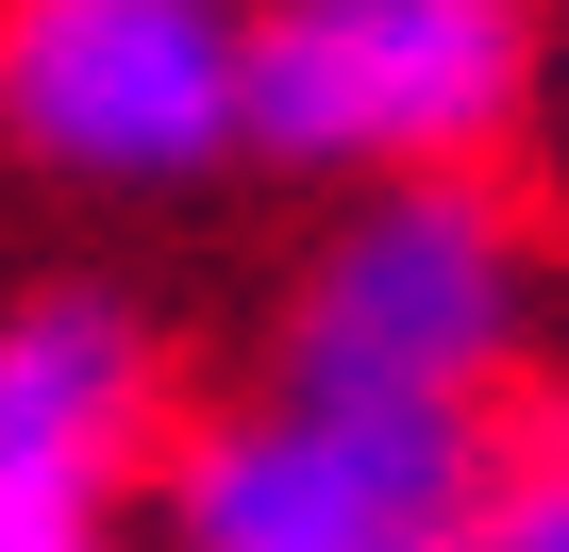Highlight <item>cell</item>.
<instances>
[{"label":"cell","instance_id":"cell-1","mask_svg":"<svg viewBox=\"0 0 569 552\" xmlns=\"http://www.w3.org/2000/svg\"><path fill=\"white\" fill-rule=\"evenodd\" d=\"M536 84L519 0H284L234 118L284 168H469Z\"/></svg>","mask_w":569,"mask_h":552},{"label":"cell","instance_id":"cell-7","mask_svg":"<svg viewBox=\"0 0 569 552\" xmlns=\"http://www.w3.org/2000/svg\"><path fill=\"white\" fill-rule=\"evenodd\" d=\"M0 552H101V485H51V469H0Z\"/></svg>","mask_w":569,"mask_h":552},{"label":"cell","instance_id":"cell-4","mask_svg":"<svg viewBox=\"0 0 569 552\" xmlns=\"http://www.w3.org/2000/svg\"><path fill=\"white\" fill-rule=\"evenodd\" d=\"M519 335V234L469 184H402L336 234L302 302V385L319 402H469Z\"/></svg>","mask_w":569,"mask_h":552},{"label":"cell","instance_id":"cell-3","mask_svg":"<svg viewBox=\"0 0 569 552\" xmlns=\"http://www.w3.org/2000/svg\"><path fill=\"white\" fill-rule=\"evenodd\" d=\"M234 84H251V34L218 0H18L0 18V118H18V151H51L84 184L218 168L251 134Z\"/></svg>","mask_w":569,"mask_h":552},{"label":"cell","instance_id":"cell-5","mask_svg":"<svg viewBox=\"0 0 569 552\" xmlns=\"http://www.w3.org/2000/svg\"><path fill=\"white\" fill-rule=\"evenodd\" d=\"M134 435H151V335L118 302H34L18 335H0V469L118 485Z\"/></svg>","mask_w":569,"mask_h":552},{"label":"cell","instance_id":"cell-6","mask_svg":"<svg viewBox=\"0 0 569 552\" xmlns=\"http://www.w3.org/2000/svg\"><path fill=\"white\" fill-rule=\"evenodd\" d=\"M452 552H569V419H536L486 485H469V535Z\"/></svg>","mask_w":569,"mask_h":552},{"label":"cell","instance_id":"cell-2","mask_svg":"<svg viewBox=\"0 0 569 552\" xmlns=\"http://www.w3.org/2000/svg\"><path fill=\"white\" fill-rule=\"evenodd\" d=\"M469 402H319L284 385L268 419L201 435L184 552H452L469 535Z\"/></svg>","mask_w":569,"mask_h":552}]
</instances>
